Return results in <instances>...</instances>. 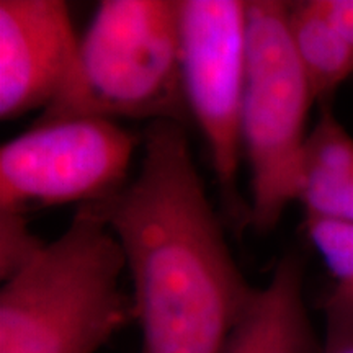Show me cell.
<instances>
[{"label":"cell","mask_w":353,"mask_h":353,"mask_svg":"<svg viewBox=\"0 0 353 353\" xmlns=\"http://www.w3.org/2000/svg\"><path fill=\"white\" fill-rule=\"evenodd\" d=\"M79 39L63 0H0V118L46 110L76 64Z\"/></svg>","instance_id":"obj_7"},{"label":"cell","mask_w":353,"mask_h":353,"mask_svg":"<svg viewBox=\"0 0 353 353\" xmlns=\"http://www.w3.org/2000/svg\"><path fill=\"white\" fill-rule=\"evenodd\" d=\"M304 229L332 276V291L353 304V223L304 214Z\"/></svg>","instance_id":"obj_11"},{"label":"cell","mask_w":353,"mask_h":353,"mask_svg":"<svg viewBox=\"0 0 353 353\" xmlns=\"http://www.w3.org/2000/svg\"><path fill=\"white\" fill-rule=\"evenodd\" d=\"M48 242L39 239L28 226L25 214L0 213V278L2 281L28 267Z\"/></svg>","instance_id":"obj_12"},{"label":"cell","mask_w":353,"mask_h":353,"mask_svg":"<svg viewBox=\"0 0 353 353\" xmlns=\"http://www.w3.org/2000/svg\"><path fill=\"white\" fill-rule=\"evenodd\" d=\"M322 353H353V304L330 290L324 299Z\"/></svg>","instance_id":"obj_13"},{"label":"cell","mask_w":353,"mask_h":353,"mask_svg":"<svg viewBox=\"0 0 353 353\" xmlns=\"http://www.w3.org/2000/svg\"><path fill=\"white\" fill-rule=\"evenodd\" d=\"M290 2H247L242 152L250 172L249 226L275 231L301 190L307 117L314 103L288 26Z\"/></svg>","instance_id":"obj_4"},{"label":"cell","mask_w":353,"mask_h":353,"mask_svg":"<svg viewBox=\"0 0 353 353\" xmlns=\"http://www.w3.org/2000/svg\"><path fill=\"white\" fill-rule=\"evenodd\" d=\"M221 353H322L304 301V260L290 252L278 260L267 285L252 298Z\"/></svg>","instance_id":"obj_8"},{"label":"cell","mask_w":353,"mask_h":353,"mask_svg":"<svg viewBox=\"0 0 353 353\" xmlns=\"http://www.w3.org/2000/svg\"><path fill=\"white\" fill-rule=\"evenodd\" d=\"M291 41L317 103L353 76V0L290 2Z\"/></svg>","instance_id":"obj_9"},{"label":"cell","mask_w":353,"mask_h":353,"mask_svg":"<svg viewBox=\"0 0 353 353\" xmlns=\"http://www.w3.org/2000/svg\"><path fill=\"white\" fill-rule=\"evenodd\" d=\"M114 234L85 206L28 267L2 281L0 353H99L134 321Z\"/></svg>","instance_id":"obj_2"},{"label":"cell","mask_w":353,"mask_h":353,"mask_svg":"<svg viewBox=\"0 0 353 353\" xmlns=\"http://www.w3.org/2000/svg\"><path fill=\"white\" fill-rule=\"evenodd\" d=\"M143 138L99 118L34 121L0 149V213L103 201L128 183Z\"/></svg>","instance_id":"obj_6"},{"label":"cell","mask_w":353,"mask_h":353,"mask_svg":"<svg viewBox=\"0 0 353 353\" xmlns=\"http://www.w3.org/2000/svg\"><path fill=\"white\" fill-rule=\"evenodd\" d=\"M298 201L304 214L353 223V138L329 107L309 130Z\"/></svg>","instance_id":"obj_10"},{"label":"cell","mask_w":353,"mask_h":353,"mask_svg":"<svg viewBox=\"0 0 353 353\" xmlns=\"http://www.w3.org/2000/svg\"><path fill=\"white\" fill-rule=\"evenodd\" d=\"M182 82L190 121L208 145L228 223L249 226L239 192L245 85V0H179Z\"/></svg>","instance_id":"obj_5"},{"label":"cell","mask_w":353,"mask_h":353,"mask_svg":"<svg viewBox=\"0 0 353 353\" xmlns=\"http://www.w3.org/2000/svg\"><path fill=\"white\" fill-rule=\"evenodd\" d=\"M141 151L120 192L83 205L125 255L141 353H221L255 288L229 249L185 125L149 123Z\"/></svg>","instance_id":"obj_1"},{"label":"cell","mask_w":353,"mask_h":353,"mask_svg":"<svg viewBox=\"0 0 353 353\" xmlns=\"http://www.w3.org/2000/svg\"><path fill=\"white\" fill-rule=\"evenodd\" d=\"M74 118L187 125L179 0L99 3L68 82L37 121Z\"/></svg>","instance_id":"obj_3"}]
</instances>
